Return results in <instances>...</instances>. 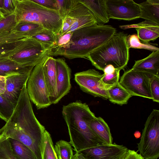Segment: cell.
I'll return each mask as SVG.
<instances>
[{"instance_id": "obj_1", "label": "cell", "mask_w": 159, "mask_h": 159, "mask_svg": "<svg viewBox=\"0 0 159 159\" xmlns=\"http://www.w3.org/2000/svg\"><path fill=\"white\" fill-rule=\"evenodd\" d=\"M46 129L36 117L27 95L20 96L13 111L0 135L20 141L28 147L37 159H42L43 135Z\"/></svg>"}, {"instance_id": "obj_2", "label": "cell", "mask_w": 159, "mask_h": 159, "mask_svg": "<svg viewBox=\"0 0 159 159\" xmlns=\"http://www.w3.org/2000/svg\"><path fill=\"white\" fill-rule=\"evenodd\" d=\"M62 113L67 125L70 143L76 152L108 144L97 136L90 127L89 123L95 116L86 103L77 101L64 105Z\"/></svg>"}, {"instance_id": "obj_3", "label": "cell", "mask_w": 159, "mask_h": 159, "mask_svg": "<svg viewBox=\"0 0 159 159\" xmlns=\"http://www.w3.org/2000/svg\"><path fill=\"white\" fill-rule=\"evenodd\" d=\"M116 32L110 25L95 24L73 32L70 42L65 47L50 50L49 56H61L70 59L86 58L88 55L101 46Z\"/></svg>"}, {"instance_id": "obj_4", "label": "cell", "mask_w": 159, "mask_h": 159, "mask_svg": "<svg viewBox=\"0 0 159 159\" xmlns=\"http://www.w3.org/2000/svg\"><path fill=\"white\" fill-rule=\"evenodd\" d=\"M127 34L116 32L107 42L90 53L87 58L98 70L103 71L111 65L121 70L127 66L129 59V49L127 43Z\"/></svg>"}, {"instance_id": "obj_5", "label": "cell", "mask_w": 159, "mask_h": 159, "mask_svg": "<svg viewBox=\"0 0 159 159\" xmlns=\"http://www.w3.org/2000/svg\"><path fill=\"white\" fill-rule=\"evenodd\" d=\"M14 13L17 24L23 22L38 24L56 34L62 26L63 20L57 10L47 8L33 0H16Z\"/></svg>"}, {"instance_id": "obj_6", "label": "cell", "mask_w": 159, "mask_h": 159, "mask_svg": "<svg viewBox=\"0 0 159 159\" xmlns=\"http://www.w3.org/2000/svg\"><path fill=\"white\" fill-rule=\"evenodd\" d=\"M48 50L33 38L23 39L13 49L0 55L19 63L36 66L48 56Z\"/></svg>"}, {"instance_id": "obj_7", "label": "cell", "mask_w": 159, "mask_h": 159, "mask_svg": "<svg viewBox=\"0 0 159 159\" xmlns=\"http://www.w3.org/2000/svg\"><path fill=\"white\" fill-rule=\"evenodd\" d=\"M140 155L145 159L159 157V111L154 109L148 117L137 143Z\"/></svg>"}, {"instance_id": "obj_8", "label": "cell", "mask_w": 159, "mask_h": 159, "mask_svg": "<svg viewBox=\"0 0 159 159\" xmlns=\"http://www.w3.org/2000/svg\"><path fill=\"white\" fill-rule=\"evenodd\" d=\"M45 57L34 67L27 83L29 99L37 109L47 108L52 104L43 70V65Z\"/></svg>"}, {"instance_id": "obj_9", "label": "cell", "mask_w": 159, "mask_h": 159, "mask_svg": "<svg viewBox=\"0 0 159 159\" xmlns=\"http://www.w3.org/2000/svg\"><path fill=\"white\" fill-rule=\"evenodd\" d=\"M152 76L147 73L131 68L125 71L119 83L132 96L152 99L150 82Z\"/></svg>"}, {"instance_id": "obj_10", "label": "cell", "mask_w": 159, "mask_h": 159, "mask_svg": "<svg viewBox=\"0 0 159 159\" xmlns=\"http://www.w3.org/2000/svg\"><path fill=\"white\" fill-rule=\"evenodd\" d=\"M103 74L94 69L77 72L74 80L83 92L94 97L108 99L107 89L101 81Z\"/></svg>"}, {"instance_id": "obj_11", "label": "cell", "mask_w": 159, "mask_h": 159, "mask_svg": "<svg viewBox=\"0 0 159 159\" xmlns=\"http://www.w3.org/2000/svg\"><path fill=\"white\" fill-rule=\"evenodd\" d=\"M109 19L131 20L140 16L138 4L133 0H106Z\"/></svg>"}, {"instance_id": "obj_12", "label": "cell", "mask_w": 159, "mask_h": 159, "mask_svg": "<svg viewBox=\"0 0 159 159\" xmlns=\"http://www.w3.org/2000/svg\"><path fill=\"white\" fill-rule=\"evenodd\" d=\"M66 16L74 18L76 20L67 33L97 24L93 14L79 0H67Z\"/></svg>"}, {"instance_id": "obj_13", "label": "cell", "mask_w": 159, "mask_h": 159, "mask_svg": "<svg viewBox=\"0 0 159 159\" xmlns=\"http://www.w3.org/2000/svg\"><path fill=\"white\" fill-rule=\"evenodd\" d=\"M128 148L114 143L82 150L78 152L85 159H123Z\"/></svg>"}, {"instance_id": "obj_14", "label": "cell", "mask_w": 159, "mask_h": 159, "mask_svg": "<svg viewBox=\"0 0 159 159\" xmlns=\"http://www.w3.org/2000/svg\"><path fill=\"white\" fill-rule=\"evenodd\" d=\"M57 95L56 104L70 92L71 70L63 58L56 59Z\"/></svg>"}, {"instance_id": "obj_15", "label": "cell", "mask_w": 159, "mask_h": 159, "mask_svg": "<svg viewBox=\"0 0 159 159\" xmlns=\"http://www.w3.org/2000/svg\"><path fill=\"white\" fill-rule=\"evenodd\" d=\"M31 72L6 77V89L1 96L16 106L24 85L27 83Z\"/></svg>"}, {"instance_id": "obj_16", "label": "cell", "mask_w": 159, "mask_h": 159, "mask_svg": "<svg viewBox=\"0 0 159 159\" xmlns=\"http://www.w3.org/2000/svg\"><path fill=\"white\" fill-rule=\"evenodd\" d=\"M43 68L45 84L52 104H56L57 95L56 59L47 56L44 58Z\"/></svg>"}, {"instance_id": "obj_17", "label": "cell", "mask_w": 159, "mask_h": 159, "mask_svg": "<svg viewBox=\"0 0 159 159\" xmlns=\"http://www.w3.org/2000/svg\"><path fill=\"white\" fill-rule=\"evenodd\" d=\"M120 27L123 29L135 28L139 38L145 43L154 41L159 36V25L147 20L136 24L120 25Z\"/></svg>"}, {"instance_id": "obj_18", "label": "cell", "mask_w": 159, "mask_h": 159, "mask_svg": "<svg viewBox=\"0 0 159 159\" xmlns=\"http://www.w3.org/2000/svg\"><path fill=\"white\" fill-rule=\"evenodd\" d=\"M132 68L159 77V50L153 51L144 59L135 61Z\"/></svg>"}, {"instance_id": "obj_19", "label": "cell", "mask_w": 159, "mask_h": 159, "mask_svg": "<svg viewBox=\"0 0 159 159\" xmlns=\"http://www.w3.org/2000/svg\"><path fill=\"white\" fill-rule=\"evenodd\" d=\"M35 66L20 64L7 57H0V76L7 77L30 73Z\"/></svg>"}, {"instance_id": "obj_20", "label": "cell", "mask_w": 159, "mask_h": 159, "mask_svg": "<svg viewBox=\"0 0 159 159\" xmlns=\"http://www.w3.org/2000/svg\"><path fill=\"white\" fill-rule=\"evenodd\" d=\"M92 13L99 25H104L110 20L106 0H79Z\"/></svg>"}, {"instance_id": "obj_21", "label": "cell", "mask_w": 159, "mask_h": 159, "mask_svg": "<svg viewBox=\"0 0 159 159\" xmlns=\"http://www.w3.org/2000/svg\"><path fill=\"white\" fill-rule=\"evenodd\" d=\"M138 4L140 18L159 25V0H147Z\"/></svg>"}, {"instance_id": "obj_22", "label": "cell", "mask_w": 159, "mask_h": 159, "mask_svg": "<svg viewBox=\"0 0 159 159\" xmlns=\"http://www.w3.org/2000/svg\"><path fill=\"white\" fill-rule=\"evenodd\" d=\"M89 125L92 130L102 140L108 144L113 143L110 129L102 118L95 116L91 120Z\"/></svg>"}, {"instance_id": "obj_23", "label": "cell", "mask_w": 159, "mask_h": 159, "mask_svg": "<svg viewBox=\"0 0 159 159\" xmlns=\"http://www.w3.org/2000/svg\"><path fill=\"white\" fill-rule=\"evenodd\" d=\"M108 99L113 104L122 105L126 104L132 96L119 82L107 89Z\"/></svg>"}, {"instance_id": "obj_24", "label": "cell", "mask_w": 159, "mask_h": 159, "mask_svg": "<svg viewBox=\"0 0 159 159\" xmlns=\"http://www.w3.org/2000/svg\"><path fill=\"white\" fill-rule=\"evenodd\" d=\"M12 152L17 159H37L33 152L26 146L20 141L8 138Z\"/></svg>"}, {"instance_id": "obj_25", "label": "cell", "mask_w": 159, "mask_h": 159, "mask_svg": "<svg viewBox=\"0 0 159 159\" xmlns=\"http://www.w3.org/2000/svg\"><path fill=\"white\" fill-rule=\"evenodd\" d=\"M31 38L42 43L49 52L56 44L57 37L54 32L44 29Z\"/></svg>"}, {"instance_id": "obj_26", "label": "cell", "mask_w": 159, "mask_h": 159, "mask_svg": "<svg viewBox=\"0 0 159 159\" xmlns=\"http://www.w3.org/2000/svg\"><path fill=\"white\" fill-rule=\"evenodd\" d=\"M44 29L39 25L23 22L17 24L12 32L20 34L26 38H30Z\"/></svg>"}, {"instance_id": "obj_27", "label": "cell", "mask_w": 159, "mask_h": 159, "mask_svg": "<svg viewBox=\"0 0 159 159\" xmlns=\"http://www.w3.org/2000/svg\"><path fill=\"white\" fill-rule=\"evenodd\" d=\"M42 159H58L51 136L46 130L43 135Z\"/></svg>"}, {"instance_id": "obj_28", "label": "cell", "mask_w": 159, "mask_h": 159, "mask_svg": "<svg viewBox=\"0 0 159 159\" xmlns=\"http://www.w3.org/2000/svg\"><path fill=\"white\" fill-rule=\"evenodd\" d=\"M55 150L58 159H72L73 153L70 142L60 140L56 143Z\"/></svg>"}, {"instance_id": "obj_29", "label": "cell", "mask_w": 159, "mask_h": 159, "mask_svg": "<svg viewBox=\"0 0 159 159\" xmlns=\"http://www.w3.org/2000/svg\"><path fill=\"white\" fill-rule=\"evenodd\" d=\"M126 43L129 49L134 48L142 49L155 51L159 50L158 47L148 43H142L140 41L137 34L127 35Z\"/></svg>"}, {"instance_id": "obj_30", "label": "cell", "mask_w": 159, "mask_h": 159, "mask_svg": "<svg viewBox=\"0 0 159 159\" xmlns=\"http://www.w3.org/2000/svg\"><path fill=\"white\" fill-rule=\"evenodd\" d=\"M17 23L15 13L6 16L0 20V33L12 32L16 26Z\"/></svg>"}, {"instance_id": "obj_31", "label": "cell", "mask_w": 159, "mask_h": 159, "mask_svg": "<svg viewBox=\"0 0 159 159\" xmlns=\"http://www.w3.org/2000/svg\"><path fill=\"white\" fill-rule=\"evenodd\" d=\"M0 159H17L13 154L8 138L0 135Z\"/></svg>"}, {"instance_id": "obj_32", "label": "cell", "mask_w": 159, "mask_h": 159, "mask_svg": "<svg viewBox=\"0 0 159 159\" xmlns=\"http://www.w3.org/2000/svg\"><path fill=\"white\" fill-rule=\"evenodd\" d=\"M14 108L9 101L0 95V114L2 120L6 122L11 116Z\"/></svg>"}, {"instance_id": "obj_33", "label": "cell", "mask_w": 159, "mask_h": 159, "mask_svg": "<svg viewBox=\"0 0 159 159\" xmlns=\"http://www.w3.org/2000/svg\"><path fill=\"white\" fill-rule=\"evenodd\" d=\"M120 71L119 70L116 69L113 73L103 74L101 81L107 89L119 82Z\"/></svg>"}, {"instance_id": "obj_34", "label": "cell", "mask_w": 159, "mask_h": 159, "mask_svg": "<svg viewBox=\"0 0 159 159\" xmlns=\"http://www.w3.org/2000/svg\"><path fill=\"white\" fill-rule=\"evenodd\" d=\"M26 38L14 32L0 33V43H11Z\"/></svg>"}, {"instance_id": "obj_35", "label": "cell", "mask_w": 159, "mask_h": 159, "mask_svg": "<svg viewBox=\"0 0 159 159\" xmlns=\"http://www.w3.org/2000/svg\"><path fill=\"white\" fill-rule=\"evenodd\" d=\"M150 87L152 100L159 103V77L153 76L151 78Z\"/></svg>"}, {"instance_id": "obj_36", "label": "cell", "mask_w": 159, "mask_h": 159, "mask_svg": "<svg viewBox=\"0 0 159 159\" xmlns=\"http://www.w3.org/2000/svg\"><path fill=\"white\" fill-rule=\"evenodd\" d=\"M73 34V32H70L62 35L57 34V43L51 50L63 48L66 46L70 42Z\"/></svg>"}, {"instance_id": "obj_37", "label": "cell", "mask_w": 159, "mask_h": 159, "mask_svg": "<svg viewBox=\"0 0 159 159\" xmlns=\"http://www.w3.org/2000/svg\"><path fill=\"white\" fill-rule=\"evenodd\" d=\"M16 0H3L2 11L6 16L14 13Z\"/></svg>"}, {"instance_id": "obj_38", "label": "cell", "mask_w": 159, "mask_h": 159, "mask_svg": "<svg viewBox=\"0 0 159 159\" xmlns=\"http://www.w3.org/2000/svg\"><path fill=\"white\" fill-rule=\"evenodd\" d=\"M76 21L74 18L66 16L62 20V25L60 32L57 34L62 35L68 32Z\"/></svg>"}, {"instance_id": "obj_39", "label": "cell", "mask_w": 159, "mask_h": 159, "mask_svg": "<svg viewBox=\"0 0 159 159\" xmlns=\"http://www.w3.org/2000/svg\"><path fill=\"white\" fill-rule=\"evenodd\" d=\"M33 1L47 8L57 10L56 0H33Z\"/></svg>"}, {"instance_id": "obj_40", "label": "cell", "mask_w": 159, "mask_h": 159, "mask_svg": "<svg viewBox=\"0 0 159 159\" xmlns=\"http://www.w3.org/2000/svg\"><path fill=\"white\" fill-rule=\"evenodd\" d=\"M57 10L59 14L63 19L66 16L67 9V0H56Z\"/></svg>"}, {"instance_id": "obj_41", "label": "cell", "mask_w": 159, "mask_h": 159, "mask_svg": "<svg viewBox=\"0 0 159 159\" xmlns=\"http://www.w3.org/2000/svg\"><path fill=\"white\" fill-rule=\"evenodd\" d=\"M23 39L11 43H0V55L13 49Z\"/></svg>"}, {"instance_id": "obj_42", "label": "cell", "mask_w": 159, "mask_h": 159, "mask_svg": "<svg viewBox=\"0 0 159 159\" xmlns=\"http://www.w3.org/2000/svg\"><path fill=\"white\" fill-rule=\"evenodd\" d=\"M123 159H144L140 154L134 150L128 149Z\"/></svg>"}, {"instance_id": "obj_43", "label": "cell", "mask_w": 159, "mask_h": 159, "mask_svg": "<svg viewBox=\"0 0 159 159\" xmlns=\"http://www.w3.org/2000/svg\"><path fill=\"white\" fill-rule=\"evenodd\" d=\"M6 76H0V95L3 94L5 92Z\"/></svg>"}, {"instance_id": "obj_44", "label": "cell", "mask_w": 159, "mask_h": 159, "mask_svg": "<svg viewBox=\"0 0 159 159\" xmlns=\"http://www.w3.org/2000/svg\"><path fill=\"white\" fill-rule=\"evenodd\" d=\"M116 69L112 65H109L105 67L103 71L104 74L111 73H113Z\"/></svg>"}, {"instance_id": "obj_45", "label": "cell", "mask_w": 159, "mask_h": 159, "mask_svg": "<svg viewBox=\"0 0 159 159\" xmlns=\"http://www.w3.org/2000/svg\"><path fill=\"white\" fill-rule=\"evenodd\" d=\"M72 159H85L81 153L79 152H76Z\"/></svg>"}, {"instance_id": "obj_46", "label": "cell", "mask_w": 159, "mask_h": 159, "mask_svg": "<svg viewBox=\"0 0 159 159\" xmlns=\"http://www.w3.org/2000/svg\"><path fill=\"white\" fill-rule=\"evenodd\" d=\"M3 5V0H0V11L3 14L2 11V8ZM5 16V15H4Z\"/></svg>"}, {"instance_id": "obj_47", "label": "cell", "mask_w": 159, "mask_h": 159, "mask_svg": "<svg viewBox=\"0 0 159 159\" xmlns=\"http://www.w3.org/2000/svg\"><path fill=\"white\" fill-rule=\"evenodd\" d=\"M134 135L136 138H138L140 136V133L139 131H136L134 134Z\"/></svg>"}, {"instance_id": "obj_48", "label": "cell", "mask_w": 159, "mask_h": 159, "mask_svg": "<svg viewBox=\"0 0 159 159\" xmlns=\"http://www.w3.org/2000/svg\"><path fill=\"white\" fill-rule=\"evenodd\" d=\"M5 16L0 11V20L5 18Z\"/></svg>"}, {"instance_id": "obj_49", "label": "cell", "mask_w": 159, "mask_h": 159, "mask_svg": "<svg viewBox=\"0 0 159 159\" xmlns=\"http://www.w3.org/2000/svg\"><path fill=\"white\" fill-rule=\"evenodd\" d=\"M0 119H2V117H1V115L0 114Z\"/></svg>"}]
</instances>
